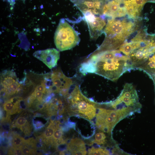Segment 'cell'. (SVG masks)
<instances>
[{"label":"cell","instance_id":"cell-9","mask_svg":"<svg viewBox=\"0 0 155 155\" xmlns=\"http://www.w3.org/2000/svg\"><path fill=\"white\" fill-rule=\"evenodd\" d=\"M67 150L73 155H86L87 152L84 142L78 138L70 140L67 145Z\"/></svg>","mask_w":155,"mask_h":155},{"label":"cell","instance_id":"cell-15","mask_svg":"<svg viewBox=\"0 0 155 155\" xmlns=\"http://www.w3.org/2000/svg\"><path fill=\"white\" fill-rule=\"evenodd\" d=\"M25 141V140L23 138L18 134H15L13 138L12 145L14 146L19 147L23 145Z\"/></svg>","mask_w":155,"mask_h":155},{"label":"cell","instance_id":"cell-7","mask_svg":"<svg viewBox=\"0 0 155 155\" xmlns=\"http://www.w3.org/2000/svg\"><path fill=\"white\" fill-rule=\"evenodd\" d=\"M85 17L91 38L94 39L97 38L106 25L105 20L100 17L95 16L92 13L89 12H86Z\"/></svg>","mask_w":155,"mask_h":155},{"label":"cell","instance_id":"cell-10","mask_svg":"<svg viewBox=\"0 0 155 155\" xmlns=\"http://www.w3.org/2000/svg\"><path fill=\"white\" fill-rule=\"evenodd\" d=\"M22 99V98L20 97L11 98L4 103V109L8 114L12 115L15 113L19 109L20 102Z\"/></svg>","mask_w":155,"mask_h":155},{"label":"cell","instance_id":"cell-21","mask_svg":"<svg viewBox=\"0 0 155 155\" xmlns=\"http://www.w3.org/2000/svg\"><path fill=\"white\" fill-rule=\"evenodd\" d=\"M34 92H35L36 98L38 101L39 102H41L42 100L43 93L36 90H34Z\"/></svg>","mask_w":155,"mask_h":155},{"label":"cell","instance_id":"cell-2","mask_svg":"<svg viewBox=\"0 0 155 155\" xmlns=\"http://www.w3.org/2000/svg\"><path fill=\"white\" fill-rule=\"evenodd\" d=\"M134 28L133 22L126 19L108 20L104 30L105 40L96 51L111 50L119 48L133 31Z\"/></svg>","mask_w":155,"mask_h":155},{"label":"cell","instance_id":"cell-13","mask_svg":"<svg viewBox=\"0 0 155 155\" xmlns=\"http://www.w3.org/2000/svg\"><path fill=\"white\" fill-rule=\"evenodd\" d=\"M109 151L105 148L92 147L88 150L89 155H109Z\"/></svg>","mask_w":155,"mask_h":155},{"label":"cell","instance_id":"cell-24","mask_svg":"<svg viewBox=\"0 0 155 155\" xmlns=\"http://www.w3.org/2000/svg\"><path fill=\"white\" fill-rule=\"evenodd\" d=\"M147 2L155 3V0H146Z\"/></svg>","mask_w":155,"mask_h":155},{"label":"cell","instance_id":"cell-8","mask_svg":"<svg viewBox=\"0 0 155 155\" xmlns=\"http://www.w3.org/2000/svg\"><path fill=\"white\" fill-rule=\"evenodd\" d=\"M119 0L108 2L103 7L102 12L105 15L113 18L120 17L125 16L127 13L124 5L121 6Z\"/></svg>","mask_w":155,"mask_h":155},{"label":"cell","instance_id":"cell-23","mask_svg":"<svg viewBox=\"0 0 155 155\" xmlns=\"http://www.w3.org/2000/svg\"><path fill=\"white\" fill-rule=\"evenodd\" d=\"M35 124L34 125L35 126L36 128H37L40 127H42L43 125L40 122H38L36 123H35Z\"/></svg>","mask_w":155,"mask_h":155},{"label":"cell","instance_id":"cell-20","mask_svg":"<svg viewBox=\"0 0 155 155\" xmlns=\"http://www.w3.org/2000/svg\"><path fill=\"white\" fill-rule=\"evenodd\" d=\"M57 106L59 115H61L63 113L64 111V108L63 102L60 99H59V100L57 103Z\"/></svg>","mask_w":155,"mask_h":155},{"label":"cell","instance_id":"cell-6","mask_svg":"<svg viewBox=\"0 0 155 155\" xmlns=\"http://www.w3.org/2000/svg\"><path fill=\"white\" fill-rule=\"evenodd\" d=\"M33 55L51 69L57 65L60 53L59 51L52 48L37 51L34 53Z\"/></svg>","mask_w":155,"mask_h":155},{"label":"cell","instance_id":"cell-16","mask_svg":"<svg viewBox=\"0 0 155 155\" xmlns=\"http://www.w3.org/2000/svg\"><path fill=\"white\" fill-rule=\"evenodd\" d=\"M22 147V145L19 147H12L8 150V154L9 155H23Z\"/></svg>","mask_w":155,"mask_h":155},{"label":"cell","instance_id":"cell-3","mask_svg":"<svg viewBox=\"0 0 155 155\" xmlns=\"http://www.w3.org/2000/svg\"><path fill=\"white\" fill-rule=\"evenodd\" d=\"M54 43L59 51L69 50L78 45L80 38L77 32L64 19H61L55 32Z\"/></svg>","mask_w":155,"mask_h":155},{"label":"cell","instance_id":"cell-1","mask_svg":"<svg viewBox=\"0 0 155 155\" xmlns=\"http://www.w3.org/2000/svg\"><path fill=\"white\" fill-rule=\"evenodd\" d=\"M132 69L129 57L115 49L94 52L80 64L79 71L83 75L93 73L115 81Z\"/></svg>","mask_w":155,"mask_h":155},{"label":"cell","instance_id":"cell-25","mask_svg":"<svg viewBox=\"0 0 155 155\" xmlns=\"http://www.w3.org/2000/svg\"></svg>","mask_w":155,"mask_h":155},{"label":"cell","instance_id":"cell-12","mask_svg":"<svg viewBox=\"0 0 155 155\" xmlns=\"http://www.w3.org/2000/svg\"><path fill=\"white\" fill-rule=\"evenodd\" d=\"M63 132L61 129L59 128V126L57 127L55 130L52 140L57 144L65 143V142L63 140Z\"/></svg>","mask_w":155,"mask_h":155},{"label":"cell","instance_id":"cell-4","mask_svg":"<svg viewBox=\"0 0 155 155\" xmlns=\"http://www.w3.org/2000/svg\"><path fill=\"white\" fill-rule=\"evenodd\" d=\"M44 80L46 91L59 93L64 96L68 95L73 84L72 78L66 76L59 68L46 75Z\"/></svg>","mask_w":155,"mask_h":155},{"label":"cell","instance_id":"cell-11","mask_svg":"<svg viewBox=\"0 0 155 155\" xmlns=\"http://www.w3.org/2000/svg\"><path fill=\"white\" fill-rule=\"evenodd\" d=\"M59 126V123L52 122L50 124L43 134V136L48 140H52V137L56 128Z\"/></svg>","mask_w":155,"mask_h":155},{"label":"cell","instance_id":"cell-5","mask_svg":"<svg viewBox=\"0 0 155 155\" xmlns=\"http://www.w3.org/2000/svg\"><path fill=\"white\" fill-rule=\"evenodd\" d=\"M115 100L137 111L140 110L141 107L136 90L131 83H127L124 85L121 93Z\"/></svg>","mask_w":155,"mask_h":155},{"label":"cell","instance_id":"cell-19","mask_svg":"<svg viewBox=\"0 0 155 155\" xmlns=\"http://www.w3.org/2000/svg\"><path fill=\"white\" fill-rule=\"evenodd\" d=\"M22 151L23 155H30L33 153L34 152L33 149L28 147L26 145L23 146L22 145Z\"/></svg>","mask_w":155,"mask_h":155},{"label":"cell","instance_id":"cell-14","mask_svg":"<svg viewBox=\"0 0 155 155\" xmlns=\"http://www.w3.org/2000/svg\"><path fill=\"white\" fill-rule=\"evenodd\" d=\"M105 135L102 132L97 133L95 136L94 142L98 145L104 144L106 143Z\"/></svg>","mask_w":155,"mask_h":155},{"label":"cell","instance_id":"cell-17","mask_svg":"<svg viewBox=\"0 0 155 155\" xmlns=\"http://www.w3.org/2000/svg\"><path fill=\"white\" fill-rule=\"evenodd\" d=\"M26 122L27 120L24 117H21L16 119L15 125L18 128L21 129L22 130L23 127L26 124Z\"/></svg>","mask_w":155,"mask_h":155},{"label":"cell","instance_id":"cell-22","mask_svg":"<svg viewBox=\"0 0 155 155\" xmlns=\"http://www.w3.org/2000/svg\"><path fill=\"white\" fill-rule=\"evenodd\" d=\"M25 126L24 132L26 135H28L30 133L31 131V126L28 123H27Z\"/></svg>","mask_w":155,"mask_h":155},{"label":"cell","instance_id":"cell-18","mask_svg":"<svg viewBox=\"0 0 155 155\" xmlns=\"http://www.w3.org/2000/svg\"><path fill=\"white\" fill-rule=\"evenodd\" d=\"M35 90L40 91L44 93H45L46 91V90L44 80L41 82L40 84L38 85L36 87Z\"/></svg>","mask_w":155,"mask_h":155}]
</instances>
